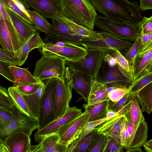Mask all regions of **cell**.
Here are the masks:
<instances>
[{
    "label": "cell",
    "instance_id": "cell-1",
    "mask_svg": "<svg viewBox=\"0 0 152 152\" xmlns=\"http://www.w3.org/2000/svg\"><path fill=\"white\" fill-rule=\"evenodd\" d=\"M96 10L105 17L125 22L138 23L144 12L139 9L137 1L128 0H90Z\"/></svg>",
    "mask_w": 152,
    "mask_h": 152
},
{
    "label": "cell",
    "instance_id": "cell-2",
    "mask_svg": "<svg viewBox=\"0 0 152 152\" xmlns=\"http://www.w3.org/2000/svg\"><path fill=\"white\" fill-rule=\"evenodd\" d=\"M59 11L80 25L93 29L97 15L90 0H59Z\"/></svg>",
    "mask_w": 152,
    "mask_h": 152
},
{
    "label": "cell",
    "instance_id": "cell-3",
    "mask_svg": "<svg viewBox=\"0 0 152 152\" xmlns=\"http://www.w3.org/2000/svg\"><path fill=\"white\" fill-rule=\"evenodd\" d=\"M94 25L102 31L130 42L134 41L140 33L138 23L113 20L100 15L96 16Z\"/></svg>",
    "mask_w": 152,
    "mask_h": 152
},
{
    "label": "cell",
    "instance_id": "cell-4",
    "mask_svg": "<svg viewBox=\"0 0 152 152\" xmlns=\"http://www.w3.org/2000/svg\"><path fill=\"white\" fill-rule=\"evenodd\" d=\"M96 80L107 87L130 88L133 83L131 73L124 69L117 64L110 66L103 61Z\"/></svg>",
    "mask_w": 152,
    "mask_h": 152
},
{
    "label": "cell",
    "instance_id": "cell-5",
    "mask_svg": "<svg viewBox=\"0 0 152 152\" xmlns=\"http://www.w3.org/2000/svg\"><path fill=\"white\" fill-rule=\"evenodd\" d=\"M66 62L55 54L42 55L36 62L33 76L42 82L53 77L62 78L64 75Z\"/></svg>",
    "mask_w": 152,
    "mask_h": 152
},
{
    "label": "cell",
    "instance_id": "cell-6",
    "mask_svg": "<svg viewBox=\"0 0 152 152\" xmlns=\"http://www.w3.org/2000/svg\"><path fill=\"white\" fill-rule=\"evenodd\" d=\"M47 79L40 101L37 119L38 130L54 120V96L58 78Z\"/></svg>",
    "mask_w": 152,
    "mask_h": 152
},
{
    "label": "cell",
    "instance_id": "cell-7",
    "mask_svg": "<svg viewBox=\"0 0 152 152\" xmlns=\"http://www.w3.org/2000/svg\"><path fill=\"white\" fill-rule=\"evenodd\" d=\"M37 49L42 55L55 54L67 62L77 61L83 58L87 53L86 49L83 46L64 42L53 43L45 42Z\"/></svg>",
    "mask_w": 152,
    "mask_h": 152
},
{
    "label": "cell",
    "instance_id": "cell-8",
    "mask_svg": "<svg viewBox=\"0 0 152 152\" xmlns=\"http://www.w3.org/2000/svg\"><path fill=\"white\" fill-rule=\"evenodd\" d=\"M98 32L100 36L99 39H83L81 40L82 46L86 49L98 50L108 52L117 50L121 52L128 49L133 44L131 42L119 39L107 32L102 31Z\"/></svg>",
    "mask_w": 152,
    "mask_h": 152
},
{
    "label": "cell",
    "instance_id": "cell-9",
    "mask_svg": "<svg viewBox=\"0 0 152 152\" xmlns=\"http://www.w3.org/2000/svg\"><path fill=\"white\" fill-rule=\"evenodd\" d=\"M12 105V119L7 126L0 130V138L4 140L8 136L21 131L31 136L33 131L38 129L37 120L21 112Z\"/></svg>",
    "mask_w": 152,
    "mask_h": 152
},
{
    "label": "cell",
    "instance_id": "cell-10",
    "mask_svg": "<svg viewBox=\"0 0 152 152\" xmlns=\"http://www.w3.org/2000/svg\"><path fill=\"white\" fill-rule=\"evenodd\" d=\"M87 53L83 58L76 62L66 61V64L74 69L84 71L96 80L104 55L108 52L94 49H86Z\"/></svg>",
    "mask_w": 152,
    "mask_h": 152
},
{
    "label": "cell",
    "instance_id": "cell-11",
    "mask_svg": "<svg viewBox=\"0 0 152 152\" xmlns=\"http://www.w3.org/2000/svg\"><path fill=\"white\" fill-rule=\"evenodd\" d=\"M0 44L3 49L17 59L22 45L10 20H0Z\"/></svg>",
    "mask_w": 152,
    "mask_h": 152
},
{
    "label": "cell",
    "instance_id": "cell-12",
    "mask_svg": "<svg viewBox=\"0 0 152 152\" xmlns=\"http://www.w3.org/2000/svg\"><path fill=\"white\" fill-rule=\"evenodd\" d=\"M72 90L70 83L64 75L58 78L54 96V120L64 114L69 107Z\"/></svg>",
    "mask_w": 152,
    "mask_h": 152
},
{
    "label": "cell",
    "instance_id": "cell-13",
    "mask_svg": "<svg viewBox=\"0 0 152 152\" xmlns=\"http://www.w3.org/2000/svg\"><path fill=\"white\" fill-rule=\"evenodd\" d=\"M64 75L70 83L72 89L87 102L92 80L91 76L84 71L75 69L69 66L66 67Z\"/></svg>",
    "mask_w": 152,
    "mask_h": 152
},
{
    "label": "cell",
    "instance_id": "cell-14",
    "mask_svg": "<svg viewBox=\"0 0 152 152\" xmlns=\"http://www.w3.org/2000/svg\"><path fill=\"white\" fill-rule=\"evenodd\" d=\"M88 121L85 111L79 116L61 126L57 132L58 142L69 146L78 136Z\"/></svg>",
    "mask_w": 152,
    "mask_h": 152
},
{
    "label": "cell",
    "instance_id": "cell-15",
    "mask_svg": "<svg viewBox=\"0 0 152 152\" xmlns=\"http://www.w3.org/2000/svg\"><path fill=\"white\" fill-rule=\"evenodd\" d=\"M82 113L81 109H79L75 106L69 107L63 115L37 130L34 135V141L39 143L47 136L57 133L61 126L79 116Z\"/></svg>",
    "mask_w": 152,
    "mask_h": 152
},
{
    "label": "cell",
    "instance_id": "cell-16",
    "mask_svg": "<svg viewBox=\"0 0 152 152\" xmlns=\"http://www.w3.org/2000/svg\"><path fill=\"white\" fill-rule=\"evenodd\" d=\"M129 110L124 114L129 134L127 145L125 148L126 150L133 147H142L148 137V126L147 122L145 120L136 126L133 125L129 119Z\"/></svg>",
    "mask_w": 152,
    "mask_h": 152
},
{
    "label": "cell",
    "instance_id": "cell-17",
    "mask_svg": "<svg viewBox=\"0 0 152 152\" xmlns=\"http://www.w3.org/2000/svg\"><path fill=\"white\" fill-rule=\"evenodd\" d=\"M133 83L152 72V49L140 50L131 66Z\"/></svg>",
    "mask_w": 152,
    "mask_h": 152
},
{
    "label": "cell",
    "instance_id": "cell-18",
    "mask_svg": "<svg viewBox=\"0 0 152 152\" xmlns=\"http://www.w3.org/2000/svg\"><path fill=\"white\" fill-rule=\"evenodd\" d=\"M6 7L10 20L18 34L22 45L38 30L34 25L11 10Z\"/></svg>",
    "mask_w": 152,
    "mask_h": 152
},
{
    "label": "cell",
    "instance_id": "cell-19",
    "mask_svg": "<svg viewBox=\"0 0 152 152\" xmlns=\"http://www.w3.org/2000/svg\"><path fill=\"white\" fill-rule=\"evenodd\" d=\"M30 137L21 131L6 137L4 143L8 152H29L31 145Z\"/></svg>",
    "mask_w": 152,
    "mask_h": 152
},
{
    "label": "cell",
    "instance_id": "cell-20",
    "mask_svg": "<svg viewBox=\"0 0 152 152\" xmlns=\"http://www.w3.org/2000/svg\"><path fill=\"white\" fill-rule=\"evenodd\" d=\"M30 7L45 18H54L59 10V0H25Z\"/></svg>",
    "mask_w": 152,
    "mask_h": 152
},
{
    "label": "cell",
    "instance_id": "cell-21",
    "mask_svg": "<svg viewBox=\"0 0 152 152\" xmlns=\"http://www.w3.org/2000/svg\"><path fill=\"white\" fill-rule=\"evenodd\" d=\"M56 17L64 23L74 35L83 39H95L100 38L98 31L77 24L66 17L59 11L57 12Z\"/></svg>",
    "mask_w": 152,
    "mask_h": 152
},
{
    "label": "cell",
    "instance_id": "cell-22",
    "mask_svg": "<svg viewBox=\"0 0 152 152\" xmlns=\"http://www.w3.org/2000/svg\"><path fill=\"white\" fill-rule=\"evenodd\" d=\"M124 117V115H118L106 121L96 127L97 134L112 137L120 142V130Z\"/></svg>",
    "mask_w": 152,
    "mask_h": 152
},
{
    "label": "cell",
    "instance_id": "cell-23",
    "mask_svg": "<svg viewBox=\"0 0 152 152\" xmlns=\"http://www.w3.org/2000/svg\"><path fill=\"white\" fill-rule=\"evenodd\" d=\"M44 43L38 30L21 47L17 57L18 65L19 66L23 65L27 58L29 53L34 49L40 47Z\"/></svg>",
    "mask_w": 152,
    "mask_h": 152
},
{
    "label": "cell",
    "instance_id": "cell-24",
    "mask_svg": "<svg viewBox=\"0 0 152 152\" xmlns=\"http://www.w3.org/2000/svg\"><path fill=\"white\" fill-rule=\"evenodd\" d=\"M110 103V100L108 99L90 105L84 104L83 107L87 113L88 122L106 118L107 112Z\"/></svg>",
    "mask_w": 152,
    "mask_h": 152
},
{
    "label": "cell",
    "instance_id": "cell-25",
    "mask_svg": "<svg viewBox=\"0 0 152 152\" xmlns=\"http://www.w3.org/2000/svg\"><path fill=\"white\" fill-rule=\"evenodd\" d=\"M9 67L14 78L13 84L15 86L42 82L35 78L27 69L20 68L14 65Z\"/></svg>",
    "mask_w": 152,
    "mask_h": 152
},
{
    "label": "cell",
    "instance_id": "cell-26",
    "mask_svg": "<svg viewBox=\"0 0 152 152\" xmlns=\"http://www.w3.org/2000/svg\"><path fill=\"white\" fill-rule=\"evenodd\" d=\"M106 85L92 80L90 91L86 104L90 105L108 99Z\"/></svg>",
    "mask_w": 152,
    "mask_h": 152
},
{
    "label": "cell",
    "instance_id": "cell-27",
    "mask_svg": "<svg viewBox=\"0 0 152 152\" xmlns=\"http://www.w3.org/2000/svg\"><path fill=\"white\" fill-rule=\"evenodd\" d=\"M45 87V83L42 82L40 86L35 93L28 95H22L33 118L37 121L41 97Z\"/></svg>",
    "mask_w": 152,
    "mask_h": 152
},
{
    "label": "cell",
    "instance_id": "cell-28",
    "mask_svg": "<svg viewBox=\"0 0 152 152\" xmlns=\"http://www.w3.org/2000/svg\"><path fill=\"white\" fill-rule=\"evenodd\" d=\"M142 107V112L150 114L152 110V83L135 93Z\"/></svg>",
    "mask_w": 152,
    "mask_h": 152
},
{
    "label": "cell",
    "instance_id": "cell-29",
    "mask_svg": "<svg viewBox=\"0 0 152 152\" xmlns=\"http://www.w3.org/2000/svg\"><path fill=\"white\" fill-rule=\"evenodd\" d=\"M59 140L57 133L49 135L37 145H31L29 152H54Z\"/></svg>",
    "mask_w": 152,
    "mask_h": 152
},
{
    "label": "cell",
    "instance_id": "cell-30",
    "mask_svg": "<svg viewBox=\"0 0 152 152\" xmlns=\"http://www.w3.org/2000/svg\"><path fill=\"white\" fill-rule=\"evenodd\" d=\"M7 90L12 104L21 112L34 118L23 97L16 87H10Z\"/></svg>",
    "mask_w": 152,
    "mask_h": 152
},
{
    "label": "cell",
    "instance_id": "cell-31",
    "mask_svg": "<svg viewBox=\"0 0 152 152\" xmlns=\"http://www.w3.org/2000/svg\"><path fill=\"white\" fill-rule=\"evenodd\" d=\"M129 101L131 102L130 107L128 111L129 119L132 124L136 126L145 120V118L135 94L130 95L127 100L128 102Z\"/></svg>",
    "mask_w": 152,
    "mask_h": 152
},
{
    "label": "cell",
    "instance_id": "cell-32",
    "mask_svg": "<svg viewBox=\"0 0 152 152\" xmlns=\"http://www.w3.org/2000/svg\"><path fill=\"white\" fill-rule=\"evenodd\" d=\"M33 24L39 31L48 34L49 32L51 24L38 12L35 10H28Z\"/></svg>",
    "mask_w": 152,
    "mask_h": 152
},
{
    "label": "cell",
    "instance_id": "cell-33",
    "mask_svg": "<svg viewBox=\"0 0 152 152\" xmlns=\"http://www.w3.org/2000/svg\"><path fill=\"white\" fill-rule=\"evenodd\" d=\"M82 39V38L72 34H65L53 36H46L44 41L50 43L58 42H69L82 46L81 40Z\"/></svg>",
    "mask_w": 152,
    "mask_h": 152
},
{
    "label": "cell",
    "instance_id": "cell-34",
    "mask_svg": "<svg viewBox=\"0 0 152 152\" xmlns=\"http://www.w3.org/2000/svg\"><path fill=\"white\" fill-rule=\"evenodd\" d=\"M97 134V129L96 127L77 143L72 152H88L89 148Z\"/></svg>",
    "mask_w": 152,
    "mask_h": 152
},
{
    "label": "cell",
    "instance_id": "cell-35",
    "mask_svg": "<svg viewBox=\"0 0 152 152\" xmlns=\"http://www.w3.org/2000/svg\"><path fill=\"white\" fill-rule=\"evenodd\" d=\"M52 20V24H51L49 32L47 34L46 36H53L63 34H72L66 26L56 17Z\"/></svg>",
    "mask_w": 152,
    "mask_h": 152
},
{
    "label": "cell",
    "instance_id": "cell-36",
    "mask_svg": "<svg viewBox=\"0 0 152 152\" xmlns=\"http://www.w3.org/2000/svg\"><path fill=\"white\" fill-rule=\"evenodd\" d=\"M107 137L102 134H97L94 138L88 152H103L107 142Z\"/></svg>",
    "mask_w": 152,
    "mask_h": 152
},
{
    "label": "cell",
    "instance_id": "cell-37",
    "mask_svg": "<svg viewBox=\"0 0 152 152\" xmlns=\"http://www.w3.org/2000/svg\"><path fill=\"white\" fill-rule=\"evenodd\" d=\"M134 41V43L128 49L124 56L130 66L132 64L133 59L138 53L142 46L139 34Z\"/></svg>",
    "mask_w": 152,
    "mask_h": 152
},
{
    "label": "cell",
    "instance_id": "cell-38",
    "mask_svg": "<svg viewBox=\"0 0 152 152\" xmlns=\"http://www.w3.org/2000/svg\"><path fill=\"white\" fill-rule=\"evenodd\" d=\"M0 107L12 112L13 105L7 89L0 84Z\"/></svg>",
    "mask_w": 152,
    "mask_h": 152
},
{
    "label": "cell",
    "instance_id": "cell-39",
    "mask_svg": "<svg viewBox=\"0 0 152 152\" xmlns=\"http://www.w3.org/2000/svg\"><path fill=\"white\" fill-rule=\"evenodd\" d=\"M152 82V72H151L141 79L133 83L130 87L129 92L131 94H135Z\"/></svg>",
    "mask_w": 152,
    "mask_h": 152
},
{
    "label": "cell",
    "instance_id": "cell-40",
    "mask_svg": "<svg viewBox=\"0 0 152 152\" xmlns=\"http://www.w3.org/2000/svg\"><path fill=\"white\" fill-rule=\"evenodd\" d=\"M107 137V143L103 152H121L123 151L124 147L120 141L112 137Z\"/></svg>",
    "mask_w": 152,
    "mask_h": 152
},
{
    "label": "cell",
    "instance_id": "cell-41",
    "mask_svg": "<svg viewBox=\"0 0 152 152\" xmlns=\"http://www.w3.org/2000/svg\"><path fill=\"white\" fill-rule=\"evenodd\" d=\"M5 6L24 19L31 24L33 22L31 17L23 12L12 0H2Z\"/></svg>",
    "mask_w": 152,
    "mask_h": 152
},
{
    "label": "cell",
    "instance_id": "cell-42",
    "mask_svg": "<svg viewBox=\"0 0 152 152\" xmlns=\"http://www.w3.org/2000/svg\"><path fill=\"white\" fill-rule=\"evenodd\" d=\"M110 52V54L115 59L117 63L127 72L132 73L131 66L121 52L117 50Z\"/></svg>",
    "mask_w": 152,
    "mask_h": 152
},
{
    "label": "cell",
    "instance_id": "cell-43",
    "mask_svg": "<svg viewBox=\"0 0 152 152\" xmlns=\"http://www.w3.org/2000/svg\"><path fill=\"white\" fill-rule=\"evenodd\" d=\"M12 119V112L0 107V130L7 126Z\"/></svg>",
    "mask_w": 152,
    "mask_h": 152
},
{
    "label": "cell",
    "instance_id": "cell-44",
    "mask_svg": "<svg viewBox=\"0 0 152 152\" xmlns=\"http://www.w3.org/2000/svg\"><path fill=\"white\" fill-rule=\"evenodd\" d=\"M40 83L31 84L16 86L21 94L23 95H28L36 92L42 84Z\"/></svg>",
    "mask_w": 152,
    "mask_h": 152
},
{
    "label": "cell",
    "instance_id": "cell-45",
    "mask_svg": "<svg viewBox=\"0 0 152 152\" xmlns=\"http://www.w3.org/2000/svg\"><path fill=\"white\" fill-rule=\"evenodd\" d=\"M141 35L152 32V16L150 18L142 17L141 20L138 23Z\"/></svg>",
    "mask_w": 152,
    "mask_h": 152
},
{
    "label": "cell",
    "instance_id": "cell-46",
    "mask_svg": "<svg viewBox=\"0 0 152 152\" xmlns=\"http://www.w3.org/2000/svg\"><path fill=\"white\" fill-rule=\"evenodd\" d=\"M120 142L125 148L127 144L129 139V134L126 119L124 117L121 123L120 130Z\"/></svg>",
    "mask_w": 152,
    "mask_h": 152
},
{
    "label": "cell",
    "instance_id": "cell-47",
    "mask_svg": "<svg viewBox=\"0 0 152 152\" xmlns=\"http://www.w3.org/2000/svg\"><path fill=\"white\" fill-rule=\"evenodd\" d=\"M130 88H118L108 93L109 99L112 102H116L121 99L129 91Z\"/></svg>",
    "mask_w": 152,
    "mask_h": 152
},
{
    "label": "cell",
    "instance_id": "cell-48",
    "mask_svg": "<svg viewBox=\"0 0 152 152\" xmlns=\"http://www.w3.org/2000/svg\"><path fill=\"white\" fill-rule=\"evenodd\" d=\"M14 65L11 63L0 61V74L9 81L13 83L14 79L9 66Z\"/></svg>",
    "mask_w": 152,
    "mask_h": 152
},
{
    "label": "cell",
    "instance_id": "cell-49",
    "mask_svg": "<svg viewBox=\"0 0 152 152\" xmlns=\"http://www.w3.org/2000/svg\"><path fill=\"white\" fill-rule=\"evenodd\" d=\"M131 94L129 92L126 94L121 99L118 101L110 103L108 109L112 110L118 113L128 102L127 100Z\"/></svg>",
    "mask_w": 152,
    "mask_h": 152
},
{
    "label": "cell",
    "instance_id": "cell-50",
    "mask_svg": "<svg viewBox=\"0 0 152 152\" xmlns=\"http://www.w3.org/2000/svg\"><path fill=\"white\" fill-rule=\"evenodd\" d=\"M0 61L11 63L14 65H18L17 61L3 48H0Z\"/></svg>",
    "mask_w": 152,
    "mask_h": 152
},
{
    "label": "cell",
    "instance_id": "cell-51",
    "mask_svg": "<svg viewBox=\"0 0 152 152\" xmlns=\"http://www.w3.org/2000/svg\"><path fill=\"white\" fill-rule=\"evenodd\" d=\"M139 9L145 11L148 10L152 9V0H140Z\"/></svg>",
    "mask_w": 152,
    "mask_h": 152
},
{
    "label": "cell",
    "instance_id": "cell-52",
    "mask_svg": "<svg viewBox=\"0 0 152 152\" xmlns=\"http://www.w3.org/2000/svg\"><path fill=\"white\" fill-rule=\"evenodd\" d=\"M109 52H107L105 54L103 61L110 66H113L117 63L115 58Z\"/></svg>",
    "mask_w": 152,
    "mask_h": 152
},
{
    "label": "cell",
    "instance_id": "cell-53",
    "mask_svg": "<svg viewBox=\"0 0 152 152\" xmlns=\"http://www.w3.org/2000/svg\"><path fill=\"white\" fill-rule=\"evenodd\" d=\"M3 19L10 20L6 7L2 0H0V20Z\"/></svg>",
    "mask_w": 152,
    "mask_h": 152
},
{
    "label": "cell",
    "instance_id": "cell-54",
    "mask_svg": "<svg viewBox=\"0 0 152 152\" xmlns=\"http://www.w3.org/2000/svg\"><path fill=\"white\" fill-rule=\"evenodd\" d=\"M139 35L140 38L142 46L152 40V32L142 35H141L140 33Z\"/></svg>",
    "mask_w": 152,
    "mask_h": 152
},
{
    "label": "cell",
    "instance_id": "cell-55",
    "mask_svg": "<svg viewBox=\"0 0 152 152\" xmlns=\"http://www.w3.org/2000/svg\"><path fill=\"white\" fill-rule=\"evenodd\" d=\"M68 146L58 142L54 152H67Z\"/></svg>",
    "mask_w": 152,
    "mask_h": 152
},
{
    "label": "cell",
    "instance_id": "cell-56",
    "mask_svg": "<svg viewBox=\"0 0 152 152\" xmlns=\"http://www.w3.org/2000/svg\"><path fill=\"white\" fill-rule=\"evenodd\" d=\"M145 150L147 152H152V140L145 141L143 145Z\"/></svg>",
    "mask_w": 152,
    "mask_h": 152
},
{
    "label": "cell",
    "instance_id": "cell-57",
    "mask_svg": "<svg viewBox=\"0 0 152 152\" xmlns=\"http://www.w3.org/2000/svg\"><path fill=\"white\" fill-rule=\"evenodd\" d=\"M0 152H8V150L4 145V140L0 138Z\"/></svg>",
    "mask_w": 152,
    "mask_h": 152
},
{
    "label": "cell",
    "instance_id": "cell-58",
    "mask_svg": "<svg viewBox=\"0 0 152 152\" xmlns=\"http://www.w3.org/2000/svg\"><path fill=\"white\" fill-rule=\"evenodd\" d=\"M118 115V113L112 110L108 109L107 112L106 117L112 118Z\"/></svg>",
    "mask_w": 152,
    "mask_h": 152
},
{
    "label": "cell",
    "instance_id": "cell-59",
    "mask_svg": "<svg viewBox=\"0 0 152 152\" xmlns=\"http://www.w3.org/2000/svg\"><path fill=\"white\" fill-rule=\"evenodd\" d=\"M127 152H142L141 147H134L126 150Z\"/></svg>",
    "mask_w": 152,
    "mask_h": 152
},
{
    "label": "cell",
    "instance_id": "cell-60",
    "mask_svg": "<svg viewBox=\"0 0 152 152\" xmlns=\"http://www.w3.org/2000/svg\"><path fill=\"white\" fill-rule=\"evenodd\" d=\"M19 1L21 2L22 4H23L27 8H29V6L26 3L25 0H18Z\"/></svg>",
    "mask_w": 152,
    "mask_h": 152
},
{
    "label": "cell",
    "instance_id": "cell-61",
    "mask_svg": "<svg viewBox=\"0 0 152 152\" xmlns=\"http://www.w3.org/2000/svg\"></svg>",
    "mask_w": 152,
    "mask_h": 152
}]
</instances>
